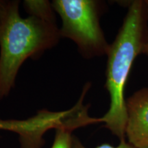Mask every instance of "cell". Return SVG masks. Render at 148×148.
Segmentation results:
<instances>
[{"label": "cell", "instance_id": "cell-1", "mask_svg": "<svg viewBox=\"0 0 148 148\" xmlns=\"http://www.w3.org/2000/svg\"><path fill=\"white\" fill-rule=\"evenodd\" d=\"M148 36V21L145 1H129L122 25L107 53L105 88L110 97L106 113L99 117L103 127L119 139H125L127 124L125 89L133 63L143 54Z\"/></svg>", "mask_w": 148, "mask_h": 148}, {"label": "cell", "instance_id": "cell-2", "mask_svg": "<svg viewBox=\"0 0 148 148\" xmlns=\"http://www.w3.org/2000/svg\"><path fill=\"white\" fill-rule=\"evenodd\" d=\"M18 4L7 1L0 25V99L10 92L23 62L52 47L60 37L55 20L22 17Z\"/></svg>", "mask_w": 148, "mask_h": 148}, {"label": "cell", "instance_id": "cell-3", "mask_svg": "<svg viewBox=\"0 0 148 148\" xmlns=\"http://www.w3.org/2000/svg\"><path fill=\"white\" fill-rule=\"evenodd\" d=\"M51 5L62 20L60 36L73 40L84 58L107 54L110 44L99 23L102 3L94 0H55Z\"/></svg>", "mask_w": 148, "mask_h": 148}, {"label": "cell", "instance_id": "cell-4", "mask_svg": "<svg viewBox=\"0 0 148 148\" xmlns=\"http://www.w3.org/2000/svg\"><path fill=\"white\" fill-rule=\"evenodd\" d=\"M70 110L53 112L42 110L27 119H0V130L16 133L21 148H40L48 130L63 125L70 115Z\"/></svg>", "mask_w": 148, "mask_h": 148}, {"label": "cell", "instance_id": "cell-5", "mask_svg": "<svg viewBox=\"0 0 148 148\" xmlns=\"http://www.w3.org/2000/svg\"><path fill=\"white\" fill-rule=\"evenodd\" d=\"M125 138L136 148L148 146V87L135 91L126 99Z\"/></svg>", "mask_w": 148, "mask_h": 148}, {"label": "cell", "instance_id": "cell-6", "mask_svg": "<svg viewBox=\"0 0 148 148\" xmlns=\"http://www.w3.org/2000/svg\"><path fill=\"white\" fill-rule=\"evenodd\" d=\"M87 106H82L78 112L64 125L56 129V135L51 148H72V132L75 129L88 125L98 123L97 118L88 115Z\"/></svg>", "mask_w": 148, "mask_h": 148}, {"label": "cell", "instance_id": "cell-7", "mask_svg": "<svg viewBox=\"0 0 148 148\" xmlns=\"http://www.w3.org/2000/svg\"><path fill=\"white\" fill-rule=\"evenodd\" d=\"M24 6L29 15H34L47 19L55 20L53 7L47 1H25Z\"/></svg>", "mask_w": 148, "mask_h": 148}, {"label": "cell", "instance_id": "cell-8", "mask_svg": "<svg viewBox=\"0 0 148 148\" xmlns=\"http://www.w3.org/2000/svg\"><path fill=\"white\" fill-rule=\"evenodd\" d=\"M72 148H86L83 144L81 143L78 138L73 136V145ZM95 148H136L134 146L129 143L125 139L121 140L119 145L116 147L110 145L108 143H103L100 145H98Z\"/></svg>", "mask_w": 148, "mask_h": 148}, {"label": "cell", "instance_id": "cell-9", "mask_svg": "<svg viewBox=\"0 0 148 148\" xmlns=\"http://www.w3.org/2000/svg\"><path fill=\"white\" fill-rule=\"evenodd\" d=\"M7 1H0V25L2 21L3 15H4L5 8H6Z\"/></svg>", "mask_w": 148, "mask_h": 148}, {"label": "cell", "instance_id": "cell-10", "mask_svg": "<svg viewBox=\"0 0 148 148\" xmlns=\"http://www.w3.org/2000/svg\"><path fill=\"white\" fill-rule=\"evenodd\" d=\"M145 4H146V8H147V21H148V0H145ZM143 54H145L148 56V36H147V39L146 41V44L145 46V49H144V52Z\"/></svg>", "mask_w": 148, "mask_h": 148}, {"label": "cell", "instance_id": "cell-11", "mask_svg": "<svg viewBox=\"0 0 148 148\" xmlns=\"http://www.w3.org/2000/svg\"><path fill=\"white\" fill-rule=\"evenodd\" d=\"M142 148H148V146H147V147H142Z\"/></svg>", "mask_w": 148, "mask_h": 148}]
</instances>
